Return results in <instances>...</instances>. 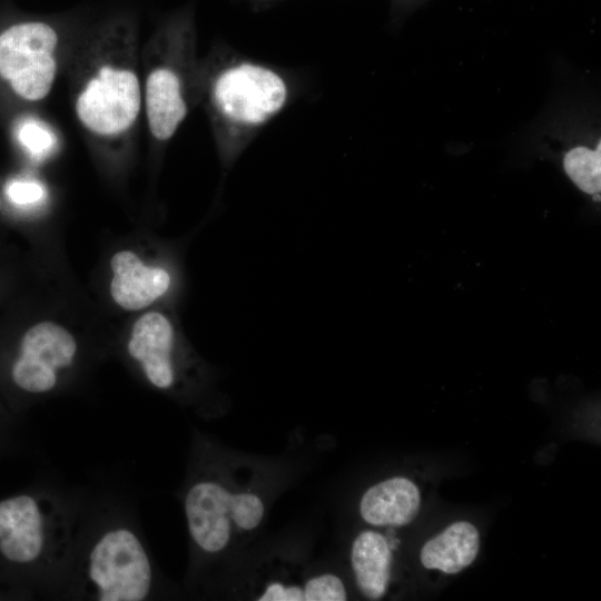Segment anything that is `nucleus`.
I'll return each mask as SVG.
<instances>
[{"mask_svg": "<svg viewBox=\"0 0 601 601\" xmlns=\"http://www.w3.org/2000/svg\"><path fill=\"white\" fill-rule=\"evenodd\" d=\"M4 194L12 205L24 209L38 207L47 198L45 185L31 177L11 178L6 184Z\"/></svg>", "mask_w": 601, "mask_h": 601, "instance_id": "nucleus-17", "label": "nucleus"}, {"mask_svg": "<svg viewBox=\"0 0 601 601\" xmlns=\"http://www.w3.org/2000/svg\"><path fill=\"white\" fill-rule=\"evenodd\" d=\"M200 70L195 8L186 4L165 16L140 48L144 118L155 155L199 106Z\"/></svg>", "mask_w": 601, "mask_h": 601, "instance_id": "nucleus-5", "label": "nucleus"}, {"mask_svg": "<svg viewBox=\"0 0 601 601\" xmlns=\"http://www.w3.org/2000/svg\"><path fill=\"white\" fill-rule=\"evenodd\" d=\"M480 549V534L470 522L452 523L430 539L421 549L420 560L426 569L454 574L469 566Z\"/></svg>", "mask_w": 601, "mask_h": 601, "instance_id": "nucleus-13", "label": "nucleus"}, {"mask_svg": "<svg viewBox=\"0 0 601 601\" xmlns=\"http://www.w3.org/2000/svg\"><path fill=\"white\" fill-rule=\"evenodd\" d=\"M65 76L88 148L109 169H121L135 150L144 117L137 11L122 7L95 18Z\"/></svg>", "mask_w": 601, "mask_h": 601, "instance_id": "nucleus-1", "label": "nucleus"}, {"mask_svg": "<svg viewBox=\"0 0 601 601\" xmlns=\"http://www.w3.org/2000/svg\"><path fill=\"white\" fill-rule=\"evenodd\" d=\"M78 344L62 325L42 321L30 326L10 367L13 385L32 396L50 395L77 365Z\"/></svg>", "mask_w": 601, "mask_h": 601, "instance_id": "nucleus-9", "label": "nucleus"}, {"mask_svg": "<svg viewBox=\"0 0 601 601\" xmlns=\"http://www.w3.org/2000/svg\"><path fill=\"white\" fill-rule=\"evenodd\" d=\"M86 500V486L60 481L0 501V555L29 571L37 590L60 600Z\"/></svg>", "mask_w": 601, "mask_h": 601, "instance_id": "nucleus-4", "label": "nucleus"}, {"mask_svg": "<svg viewBox=\"0 0 601 601\" xmlns=\"http://www.w3.org/2000/svg\"><path fill=\"white\" fill-rule=\"evenodd\" d=\"M160 592L156 562L132 496L100 482L86 500L60 600L147 601Z\"/></svg>", "mask_w": 601, "mask_h": 601, "instance_id": "nucleus-2", "label": "nucleus"}, {"mask_svg": "<svg viewBox=\"0 0 601 601\" xmlns=\"http://www.w3.org/2000/svg\"><path fill=\"white\" fill-rule=\"evenodd\" d=\"M290 69L215 42L201 58L200 101L221 167L229 170L260 130L300 93Z\"/></svg>", "mask_w": 601, "mask_h": 601, "instance_id": "nucleus-3", "label": "nucleus"}, {"mask_svg": "<svg viewBox=\"0 0 601 601\" xmlns=\"http://www.w3.org/2000/svg\"><path fill=\"white\" fill-rule=\"evenodd\" d=\"M351 564L361 593L368 600L384 597L392 566V551L387 539L378 532L366 530L353 541Z\"/></svg>", "mask_w": 601, "mask_h": 601, "instance_id": "nucleus-12", "label": "nucleus"}, {"mask_svg": "<svg viewBox=\"0 0 601 601\" xmlns=\"http://www.w3.org/2000/svg\"><path fill=\"white\" fill-rule=\"evenodd\" d=\"M128 358L157 391L179 395L188 403L200 398L205 372L181 348L171 319L151 311L134 324L126 345Z\"/></svg>", "mask_w": 601, "mask_h": 601, "instance_id": "nucleus-8", "label": "nucleus"}, {"mask_svg": "<svg viewBox=\"0 0 601 601\" xmlns=\"http://www.w3.org/2000/svg\"><path fill=\"white\" fill-rule=\"evenodd\" d=\"M181 503L193 551V566L223 554L239 534L256 530L266 505L252 489H236L221 473L204 442L196 444Z\"/></svg>", "mask_w": 601, "mask_h": 601, "instance_id": "nucleus-7", "label": "nucleus"}, {"mask_svg": "<svg viewBox=\"0 0 601 601\" xmlns=\"http://www.w3.org/2000/svg\"><path fill=\"white\" fill-rule=\"evenodd\" d=\"M323 581L321 574L308 578L303 583L270 581L259 592V601H321Z\"/></svg>", "mask_w": 601, "mask_h": 601, "instance_id": "nucleus-16", "label": "nucleus"}, {"mask_svg": "<svg viewBox=\"0 0 601 601\" xmlns=\"http://www.w3.org/2000/svg\"><path fill=\"white\" fill-rule=\"evenodd\" d=\"M12 137L27 157L37 162L55 156L61 142L57 128L32 112H24L14 120Z\"/></svg>", "mask_w": 601, "mask_h": 601, "instance_id": "nucleus-15", "label": "nucleus"}, {"mask_svg": "<svg viewBox=\"0 0 601 601\" xmlns=\"http://www.w3.org/2000/svg\"><path fill=\"white\" fill-rule=\"evenodd\" d=\"M114 276L110 294L116 304L128 311L142 309L170 290L174 277L165 266H149L131 250H119L111 257Z\"/></svg>", "mask_w": 601, "mask_h": 601, "instance_id": "nucleus-10", "label": "nucleus"}, {"mask_svg": "<svg viewBox=\"0 0 601 601\" xmlns=\"http://www.w3.org/2000/svg\"><path fill=\"white\" fill-rule=\"evenodd\" d=\"M421 504L420 490L406 477L395 476L371 486L362 496V519L375 526H401L416 516Z\"/></svg>", "mask_w": 601, "mask_h": 601, "instance_id": "nucleus-11", "label": "nucleus"}, {"mask_svg": "<svg viewBox=\"0 0 601 601\" xmlns=\"http://www.w3.org/2000/svg\"><path fill=\"white\" fill-rule=\"evenodd\" d=\"M579 138L563 154L562 165L571 181L583 193L599 199L601 190V144L594 135Z\"/></svg>", "mask_w": 601, "mask_h": 601, "instance_id": "nucleus-14", "label": "nucleus"}, {"mask_svg": "<svg viewBox=\"0 0 601 601\" xmlns=\"http://www.w3.org/2000/svg\"><path fill=\"white\" fill-rule=\"evenodd\" d=\"M95 19V18H93ZM70 10L13 20L0 28V95L12 104L42 105L93 20Z\"/></svg>", "mask_w": 601, "mask_h": 601, "instance_id": "nucleus-6", "label": "nucleus"}, {"mask_svg": "<svg viewBox=\"0 0 601 601\" xmlns=\"http://www.w3.org/2000/svg\"><path fill=\"white\" fill-rule=\"evenodd\" d=\"M252 6L255 9H265L279 0H240Z\"/></svg>", "mask_w": 601, "mask_h": 601, "instance_id": "nucleus-18", "label": "nucleus"}]
</instances>
